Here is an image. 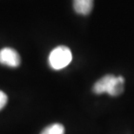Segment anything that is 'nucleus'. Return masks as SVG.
<instances>
[{
	"instance_id": "nucleus-2",
	"label": "nucleus",
	"mask_w": 134,
	"mask_h": 134,
	"mask_svg": "<svg viewBox=\"0 0 134 134\" xmlns=\"http://www.w3.org/2000/svg\"><path fill=\"white\" fill-rule=\"evenodd\" d=\"M72 60V54L69 48L58 46L50 53L49 64L53 69L59 70L70 64Z\"/></svg>"
},
{
	"instance_id": "nucleus-4",
	"label": "nucleus",
	"mask_w": 134,
	"mask_h": 134,
	"mask_svg": "<svg viewBox=\"0 0 134 134\" xmlns=\"http://www.w3.org/2000/svg\"><path fill=\"white\" fill-rule=\"evenodd\" d=\"M73 7L77 13L88 15L92 10L93 0H73Z\"/></svg>"
},
{
	"instance_id": "nucleus-1",
	"label": "nucleus",
	"mask_w": 134,
	"mask_h": 134,
	"mask_svg": "<svg viewBox=\"0 0 134 134\" xmlns=\"http://www.w3.org/2000/svg\"><path fill=\"white\" fill-rule=\"evenodd\" d=\"M125 80L122 76L116 77L107 75L99 79L93 86V92L97 94L107 93L111 96L119 95L124 90Z\"/></svg>"
},
{
	"instance_id": "nucleus-5",
	"label": "nucleus",
	"mask_w": 134,
	"mask_h": 134,
	"mask_svg": "<svg viewBox=\"0 0 134 134\" xmlns=\"http://www.w3.org/2000/svg\"><path fill=\"white\" fill-rule=\"evenodd\" d=\"M41 134H64V127L61 124H53L47 126Z\"/></svg>"
},
{
	"instance_id": "nucleus-6",
	"label": "nucleus",
	"mask_w": 134,
	"mask_h": 134,
	"mask_svg": "<svg viewBox=\"0 0 134 134\" xmlns=\"http://www.w3.org/2000/svg\"><path fill=\"white\" fill-rule=\"evenodd\" d=\"M7 103V96L6 94L2 92V91H0V110L3 109L4 107Z\"/></svg>"
},
{
	"instance_id": "nucleus-3",
	"label": "nucleus",
	"mask_w": 134,
	"mask_h": 134,
	"mask_svg": "<svg viewBox=\"0 0 134 134\" xmlns=\"http://www.w3.org/2000/svg\"><path fill=\"white\" fill-rule=\"evenodd\" d=\"M20 56L15 49L4 48L0 50V63L5 66L16 68L20 64Z\"/></svg>"
}]
</instances>
